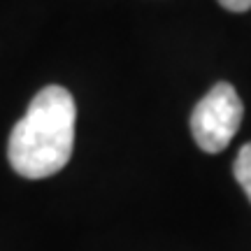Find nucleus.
<instances>
[{"mask_svg":"<svg viewBox=\"0 0 251 251\" xmlns=\"http://www.w3.org/2000/svg\"><path fill=\"white\" fill-rule=\"evenodd\" d=\"M219 5L226 7L228 12H249L251 0H219Z\"/></svg>","mask_w":251,"mask_h":251,"instance_id":"nucleus-4","label":"nucleus"},{"mask_svg":"<svg viewBox=\"0 0 251 251\" xmlns=\"http://www.w3.org/2000/svg\"><path fill=\"white\" fill-rule=\"evenodd\" d=\"M233 175L237 184L244 188L247 198L251 200V142H247L240 149V153H237V158L233 163Z\"/></svg>","mask_w":251,"mask_h":251,"instance_id":"nucleus-3","label":"nucleus"},{"mask_svg":"<svg viewBox=\"0 0 251 251\" xmlns=\"http://www.w3.org/2000/svg\"><path fill=\"white\" fill-rule=\"evenodd\" d=\"M77 105L68 89L45 86L30 100L28 112L12 128L7 158L26 179H45L61 172L75 149Z\"/></svg>","mask_w":251,"mask_h":251,"instance_id":"nucleus-1","label":"nucleus"},{"mask_svg":"<svg viewBox=\"0 0 251 251\" xmlns=\"http://www.w3.org/2000/svg\"><path fill=\"white\" fill-rule=\"evenodd\" d=\"M244 117L242 98L233 84L219 81L200 100L191 114V133L196 144L207 153H219L230 144Z\"/></svg>","mask_w":251,"mask_h":251,"instance_id":"nucleus-2","label":"nucleus"}]
</instances>
